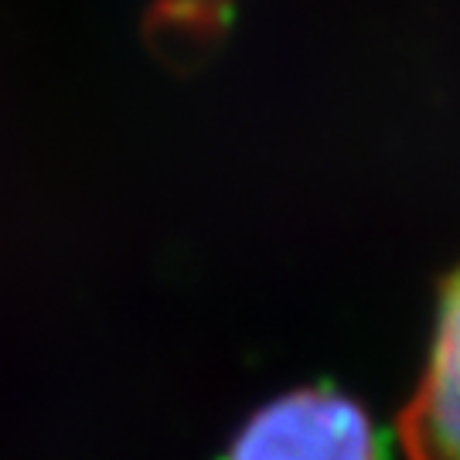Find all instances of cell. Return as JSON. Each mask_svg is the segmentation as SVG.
<instances>
[{
    "label": "cell",
    "mask_w": 460,
    "mask_h": 460,
    "mask_svg": "<svg viewBox=\"0 0 460 460\" xmlns=\"http://www.w3.org/2000/svg\"><path fill=\"white\" fill-rule=\"evenodd\" d=\"M229 460H376V454L358 406L328 393H294L249 420Z\"/></svg>",
    "instance_id": "cell-1"
},
{
    "label": "cell",
    "mask_w": 460,
    "mask_h": 460,
    "mask_svg": "<svg viewBox=\"0 0 460 460\" xmlns=\"http://www.w3.org/2000/svg\"><path fill=\"white\" fill-rule=\"evenodd\" d=\"M399 429L406 460H460V270L447 279L427 368Z\"/></svg>",
    "instance_id": "cell-2"
}]
</instances>
